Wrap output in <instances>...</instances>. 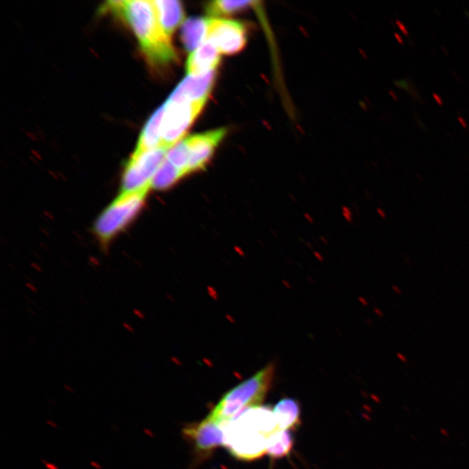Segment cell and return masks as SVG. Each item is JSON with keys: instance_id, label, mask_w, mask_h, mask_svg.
I'll list each match as a JSON object with an SVG mask.
<instances>
[{"instance_id": "1", "label": "cell", "mask_w": 469, "mask_h": 469, "mask_svg": "<svg viewBox=\"0 0 469 469\" xmlns=\"http://www.w3.org/2000/svg\"><path fill=\"white\" fill-rule=\"evenodd\" d=\"M105 9L129 24L151 65L160 66L176 61L178 56L171 38L161 26L153 1L118 0L108 2Z\"/></svg>"}, {"instance_id": "2", "label": "cell", "mask_w": 469, "mask_h": 469, "mask_svg": "<svg viewBox=\"0 0 469 469\" xmlns=\"http://www.w3.org/2000/svg\"><path fill=\"white\" fill-rule=\"evenodd\" d=\"M274 375L275 365L270 363L225 394L208 416L225 423L235 419L243 410L259 407L270 390Z\"/></svg>"}, {"instance_id": "3", "label": "cell", "mask_w": 469, "mask_h": 469, "mask_svg": "<svg viewBox=\"0 0 469 469\" xmlns=\"http://www.w3.org/2000/svg\"><path fill=\"white\" fill-rule=\"evenodd\" d=\"M150 188L137 192H121L105 208L94 224V231L100 241L107 243L125 230L143 209Z\"/></svg>"}, {"instance_id": "4", "label": "cell", "mask_w": 469, "mask_h": 469, "mask_svg": "<svg viewBox=\"0 0 469 469\" xmlns=\"http://www.w3.org/2000/svg\"><path fill=\"white\" fill-rule=\"evenodd\" d=\"M206 103L204 101L183 100L171 95L164 104L161 146L171 149L176 144L181 142Z\"/></svg>"}, {"instance_id": "5", "label": "cell", "mask_w": 469, "mask_h": 469, "mask_svg": "<svg viewBox=\"0 0 469 469\" xmlns=\"http://www.w3.org/2000/svg\"><path fill=\"white\" fill-rule=\"evenodd\" d=\"M182 436L192 447L194 460L190 469L208 459L218 447L224 445L225 440L223 423L209 416L203 421L186 424L182 429Z\"/></svg>"}, {"instance_id": "6", "label": "cell", "mask_w": 469, "mask_h": 469, "mask_svg": "<svg viewBox=\"0 0 469 469\" xmlns=\"http://www.w3.org/2000/svg\"><path fill=\"white\" fill-rule=\"evenodd\" d=\"M170 148L160 146L139 156H132L122 178L121 192L151 188L154 176L163 164Z\"/></svg>"}, {"instance_id": "7", "label": "cell", "mask_w": 469, "mask_h": 469, "mask_svg": "<svg viewBox=\"0 0 469 469\" xmlns=\"http://www.w3.org/2000/svg\"><path fill=\"white\" fill-rule=\"evenodd\" d=\"M206 40L213 44L221 54L233 55L245 47L246 27L238 21L209 17Z\"/></svg>"}, {"instance_id": "8", "label": "cell", "mask_w": 469, "mask_h": 469, "mask_svg": "<svg viewBox=\"0 0 469 469\" xmlns=\"http://www.w3.org/2000/svg\"><path fill=\"white\" fill-rule=\"evenodd\" d=\"M227 130L220 128L196 134L183 139L188 154V174L202 170L213 156L215 151L226 136Z\"/></svg>"}, {"instance_id": "9", "label": "cell", "mask_w": 469, "mask_h": 469, "mask_svg": "<svg viewBox=\"0 0 469 469\" xmlns=\"http://www.w3.org/2000/svg\"><path fill=\"white\" fill-rule=\"evenodd\" d=\"M221 54L209 41L204 40L200 47L190 54L186 70L189 76L201 77L215 72L220 66Z\"/></svg>"}, {"instance_id": "10", "label": "cell", "mask_w": 469, "mask_h": 469, "mask_svg": "<svg viewBox=\"0 0 469 469\" xmlns=\"http://www.w3.org/2000/svg\"><path fill=\"white\" fill-rule=\"evenodd\" d=\"M215 79V72L201 77L188 75L178 84L171 95L190 101L207 102L213 88Z\"/></svg>"}, {"instance_id": "11", "label": "cell", "mask_w": 469, "mask_h": 469, "mask_svg": "<svg viewBox=\"0 0 469 469\" xmlns=\"http://www.w3.org/2000/svg\"><path fill=\"white\" fill-rule=\"evenodd\" d=\"M164 114V105L158 108L154 114L148 120L146 126H144L142 133L139 137V143L137 144L136 150L132 156H139V155L146 153L161 146L162 142V123Z\"/></svg>"}, {"instance_id": "12", "label": "cell", "mask_w": 469, "mask_h": 469, "mask_svg": "<svg viewBox=\"0 0 469 469\" xmlns=\"http://www.w3.org/2000/svg\"><path fill=\"white\" fill-rule=\"evenodd\" d=\"M153 3L162 28L171 38L185 19L182 3L176 0H155Z\"/></svg>"}, {"instance_id": "13", "label": "cell", "mask_w": 469, "mask_h": 469, "mask_svg": "<svg viewBox=\"0 0 469 469\" xmlns=\"http://www.w3.org/2000/svg\"><path fill=\"white\" fill-rule=\"evenodd\" d=\"M208 19L192 17L185 21L182 29V40L190 54L199 48L206 40Z\"/></svg>"}, {"instance_id": "14", "label": "cell", "mask_w": 469, "mask_h": 469, "mask_svg": "<svg viewBox=\"0 0 469 469\" xmlns=\"http://www.w3.org/2000/svg\"><path fill=\"white\" fill-rule=\"evenodd\" d=\"M273 413L281 430L295 429L301 423L300 405L291 398L281 400L274 408Z\"/></svg>"}, {"instance_id": "15", "label": "cell", "mask_w": 469, "mask_h": 469, "mask_svg": "<svg viewBox=\"0 0 469 469\" xmlns=\"http://www.w3.org/2000/svg\"><path fill=\"white\" fill-rule=\"evenodd\" d=\"M186 176L185 172L180 169L174 167L167 160H165L163 164L161 165L160 170L154 176L153 182H151V188L155 190H165L170 188L172 185Z\"/></svg>"}, {"instance_id": "16", "label": "cell", "mask_w": 469, "mask_h": 469, "mask_svg": "<svg viewBox=\"0 0 469 469\" xmlns=\"http://www.w3.org/2000/svg\"><path fill=\"white\" fill-rule=\"evenodd\" d=\"M293 447V436L291 430H281L270 439L267 454L273 459H281L289 456Z\"/></svg>"}, {"instance_id": "17", "label": "cell", "mask_w": 469, "mask_h": 469, "mask_svg": "<svg viewBox=\"0 0 469 469\" xmlns=\"http://www.w3.org/2000/svg\"><path fill=\"white\" fill-rule=\"evenodd\" d=\"M249 1H225V0H217V1L210 2L207 6V12L210 15L216 16L229 15L235 13L240 12L245 9L247 6L252 5Z\"/></svg>"}, {"instance_id": "18", "label": "cell", "mask_w": 469, "mask_h": 469, "mask_svg": "<svg viewBox=\"0 0 469 469\" xmlns=\"http://www.w3.org/2000/svg\"><path fill=\"white\" fill-rule=\"evenodd\" d=\"M396 23L398 27L400 28V30L403 31V34L408 35V28L406 27V26H405V24L403 22H401V20H397Z\"/></svg>"}, {"instance_id": "19", "label": "cell", "mask_w": 469, "mask_h": 469, "mask_svg": "<svg viewBox=\"0 0 469 469\" xmlns=\"http://www.w3.org/2000/svg\"><path fill=\"white\" fill-rule=\"evenodd\" d=\"M432 96L433 98V100H435L438 105H442L443 104V98H440V95L437 93H433Z\"/></svg>"}, {"instance_id": "20", "label": "cell", "mask_w": 469, "mask_h": 469, "mask_svg": "<svg viewBox=\"0 0 469 469\" xmlns=\"http://www.w3.org/2000/svg\"><path fill=\"white\" fill-rule=\"evenodd\" d=\"M458 121H459L461 123V125L464 127V128H468V123L466 122V120H465L463 117H458Z\"/></svg>"}, {"instance_id": "21", "label": "cell", "mask_w": 469, "mask_h": 469, "mask_svg": "<svg viewBox=\"0 0 469 469\" xmlns=\"http://www.w3.org/2000/svg\"><path fill=\"white\" fill-rule=\"evenodd\" d=\"M394 38H397V40H398V42H399L400 44H403V38H401V36L399 33H394Z\"/></svg>"}, {"instance_id": "22", "label": "cell", "mask_w": 469, "mask_h": 469, "mask_svg": "<svg viewBox=\"0 0 469 469\" xmlns=\"http://www.w3.org/2000/svg\"><path fill=\"white\" fill-rule=\"evenodd\" d=\"M389 93L391 95V97L394 98V100H397V95L394 93L393 91H390Z\"/></svg>"}, {"instance_id": "23", "label": "cell", "mask_w": 469, "mask_h": 469, "mask_svg": "<svg viewBox=\"0 0 469 469\" xmlns=\"http://www.w3.org/2000/svg\"><path fill=\"white\" fill-rule=\"evenodd\" d=\"M394 290L396 291H398V293H400V292H401L399 290H398L397 288H396L394 286Z\"/></svg>"}, {"instance_id": "24", "label": "cell", "mask_w": 469, "mask_h": 469, "mask_svg": "<svg viewBox=\"0 0 469 469\" xmlns=\"http://www.w3.org/2000/svg\"><path fill=\"white\" fill-rule=\"evenodd\" d=\"M465 13H467V16H468V17H469V12L467 9L465 10Z\"/></svg>"}]
</instances>
